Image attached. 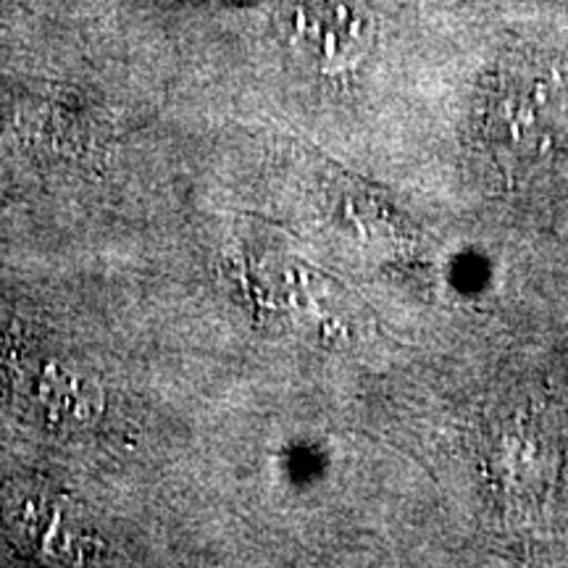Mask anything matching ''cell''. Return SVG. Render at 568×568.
<instances>
[{
  "label": "cell",
  "instance_id": "obj_1",
  "mask_svg": "<svg viewBox=\"0 0 568 568\" xmlns=\"http://www.w3.org/2000/svg\"><path fill=\"white\" fill-rule=\"evenodd\" d=\"M560 98L556 74L518 67L500 84L489 111V134L500 153L518 163L542 153L556 130Z\"/></svg>",
  "mask_w": 568,
  "mask_h": 568
}]
</instances>
